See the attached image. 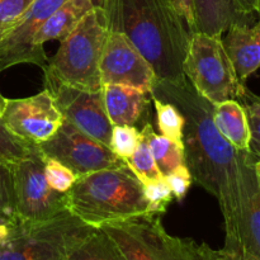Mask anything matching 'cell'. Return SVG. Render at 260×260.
I'll use <instances>...</instances> for the list:
<instances>
[{
    "mask_svg": "<svg viewBox=\"0 0 260 260\" xmlns=\"http://www.w3.org/2000/svg\"><path fill=\"white\" fill-rule=\"evenodd\" d=\"M213 122L221 135L239 151H250V126L245 107L236 99L213 104Z\"/></svg>",
    "mask_w": 260,
    "mask_h": 260,
    "instance_id": "cell-17",
    "label": "cell"
},
{
    "mask_svg": "<svg viewBox=\"0 0 260 260\" xmlns=\"http://www.w3.org/2000/svg\"><path fill=\"white\" fill-rule=\"evenodd\" d=\"M37 145L30 144L13 135L0 119V157L10 162H18L28 156Z\"/></svg>",
    "mask_w": 260,
    "mask_h": 260,
    "instance_id": "cell-26",
    "label": "cell"
},
{
    "mask_svg": "<svg viewBox=\"0 0 260 260\" xmlns=\"http://www.w3.org/2000/svg\"><path fill=\"white\" fill-rule=\"evenodd\" d=\"M101 84H117L150 93L156 74L149 61L121 32L109 30L101 60Z\"/></svg>",
    "mask_w": 260,
    "mask_h": 260,
    "instance_id": "cell-12",
    "label": "cell"
},
{
    "mask_svg": "<svg viewBox=\"0 0 260 260\" xmlns=\"http://www.w3.org/2000/svg\"><path fill=\"white\" fill-rule=\"evenodd\" d=\"M108 35L104 10L96 4L78 27L61 40L57 52L43 69L45 75L81 90H101L99 66Z\"/></svg>",
    "mask_w": 260,
    "mask_h": 260,
    "instance_id": "cell-4",
    "label": "cell"
},
{
    "mask_svg": "<svg viewBox=\"0 0 260 260\" xmlns=\"http://www.w3.org/2000/svg\"><path fill=\"white\" fill-rule=\"evenodd\" d=\"M239 12L246 18L253 19L254 15L260 17V0H235Z\"/></svg>",
    "mask_w": 260,
    "mask_h": 260,
    "instance_id": "cell-34",
    "label": "cell"
},
{
    "mask_svg": "<svg viewBox=\"0 0 260 260\" xmlns=\"http://www.w3.org/2000/svg\"><path fill=\"white\" fill-rule=\"evenodd\" d=\"M126 162L129 169L132 170V173L139 178V180L142 184L162 175L160 170L157 169V165L155 162L154 156H152L151 150H150L149 142H147L146 137L142 135V132L141 139H140L136 150L126 160Z\"/></svg>",
    "mask_w": 260,
    "mask_h": 260,
    "instance_id": "cell-23",
    "label": "cell"
},
{
    "mask_svg": "<svg viewBox=\"0 0 260 260\" xmlns=\"http://www.w3.org/2000/svg\"><path fill=\"white\" fill-rule=\"evenodd\" d=\"M165 178H167L168 183H169L170 188H172L173 197L177 201H179V202L184 200L188 190H189V187L193 183V177L187 165H180V167L173 170Z\"/></svg>",
    "mask_w": 260,
    "mask_h": 260,
    "instance_id": "cell-30",
    "label": "cell"
},
{
    "mask_svg": "<svg viewBox=\"0 0 260 260\" xmlns=\"http://www.w3.org/2000/svg\"><path fill=\"white\" fill-rule=\"evenodd\" d=\"M14 164L0 157V213L13 217L14 201Z\"/></svg>",
    "mask_w": 260,
    "mask_h": 260,
    "instance_id": "cell-28",
    "label": "cell"
},
{
    "mask_svg": "<svg viewBox=\"0 0 260 260\" xmlns=\"http://www.w3.org/2000/svg\"><path fill=\"white\" fill-rule=\"evenodd\" d=\"M109 30L121 32L149 61L160 80L184 76L190 32L172 0H99Z\"/></svg>",
    "mask_w": 260,
    "mask_h": 260,
    "instance_id": "cell-2",
    "label": "cell"
},
{
    "mask_svg": "<svg viewBox=\"0 0 260 260\" xmlns=\"http://www.w3.org/2000/svg\"><path fill=\"white\" fill-rule=\"evenodd\" d=\"M33 0H0V43L17 27Z\"/></svg>",
    "mask_w": 260,
    "mask_h": 260,
    "instance_id": "cell-27",
    "label": "cell"
},
{
    "mask_svg": "<svg viewBox=\"0 0 260 260\" xmlns=\"http://www.w3.org/2000/svg\"><path fill=\"white\" fill-rule=\"evenodd\" d=\"M45 156V155H43ZM45 177L48 185L53 190L60 193H66L70 190L78 177L71 169H69L62 162L55 159L45 156Z\"/></svg>",
    "mask_w": 260,
    "mask_h": 260,
    "instance_id": "cell-29",
    "label": "cell"
},
{
    "mask_svg": "<svg viewBox=\"0 0 260 260\" xmlns=\"http://www.w3.org/2000/svg\"><path fill=\"white\" fill-rule=\"evenodd\" d=\"M13 217L25 222L47 221L68 211L66 193L53 190L45 177V156L38 145L28 156L14 164Z\"/></svg>",
    "mask_w": 260,
    "mask_h": 260,
    "instance_id": "cell-8",
    "label": "cell"
},
{
    "mask_svg": "<svg viewBox=\"0 0 260 260\" xmlns=\"http://www.w3.org/2000/svg\"><path fill=\"white\" fill-rule=\"evenodd\" d=\"M0 119L13 135L35 145L51 139L63 122L47 89L28 98L8 99Z\"/></svg>",
    "mask_w": 260,
    "mask_h": 260,
    "instance_id": "cell-11",
    "label": "cell"
},
{
    "mask_svg": "<svg viewBox=\"0 0 260 260\" xmlns=\"http://www.w3.org/2000/svg\"><path fill=\"white\" fill-rule=\"evenodd\" d=\"M156 111L157 127L162 136L174 141L183 142V129H184L185 118L182 112L172 102L161 101L151 96Z\"/></svg>",
    "mask_w": 260,
    "mask_h": 260,
    "instance_id": "cell-22",
    "label": "cell"
},
{
    "mask_svg": "<svg viewBox=\"0 0 260 260\" xmlns=\"http://www.w3.org/2000/svg\"><path fill=\"white\" fill-rule=\"evenodd\" d=\"M222 43L243 84L260 69V17L255 24L235 23L225 32Z\"/></svg>",
    "mask_w": 260,
    "mask_h": 260,
    "instance_id": "cell-15",
    "label": "cell"
},
{
    "mask_svg": "<svg viewBox=\"0 0 260 260\" xmlns=\"http://www.w3.org/2000/svg\"><path fill=\"white\" fill-rule=\"evenodd\" d=\"M66 0H33L17 27L0 43V73L20 63H33L43 69L48 58L45 50L35 45V38L43 23Z\"/></svg>",
    "mask_w": 260,
    "mask_h": 260,
    "instance_id": "cell-13",
    "label": "cell"
},
{
    "mask_svg": "<svg viewBox=\"0 0 260 260\" xmlns=\"http://www.w3.org/2000/svg\"><path fill=\"white\" fill-rule=\"evenodd\" d=\"M107 114L113 126H135L147 123L151 94L127 85L108 84L102 86Z\"/></svg>",
    "mask_w": 260,
    "mask_h": 260,
    "instance_id": "cell-14",
    "label": "cell"
},
{
    "mask_svg": "<svg viewBox=\"0 0 260 260\" xmlns=\"http://www.w3.org/2000/svg\"><path fill=\"white\" fill-rule=\"evenodd\" d=\"M7 101L8 99L4 98V96L0 94V118H2L3 113H4V111H5V107H7Z\"/></svg>",
    "mask_w": 260,
    "mask_h": 260,
    "instance_id": "cell-37",
    "label": "cell"
},
{
    "mask_svg": "<svg viewBox=\"0 0 260 260\" xmlns=\"http://www.w3.org/2000/svg\"><path fill=\"white\" fill-rule=\"evenodd\" d=\"M10 230H12V218L0 222V243H3V241L9 238Z\"/></svg>",
    "mask_w": 260,
    "mask_h": 260,
    "instance_id": "cell-36",
    "label": "cell"
},
{
    "mask_svg": "<svg viewBox=\"0 0 260 260\" xmlns=\"http://www.w3.org/2000/svg\"><path fill=\"white\" fill-rule=\"evenodd\" d=\"M183 73L194 90L211 104L241 99L246 91L245 84L239 80L226 52L222 37L193 32L183 62Z\"/></svg>",
    "mask_w": 260,
    "mask_h": 260,
    "instance_id": "cell-6",
    "label": "cell"
},
{
    "mask_svg": "<svg viewBox=\"0 0 260 260\" xmlns=\"http://www.w3.org/2000/svg\"><path fill=\"white\" fill-rule=\"evenodd\" d=\"M66 260H124L112 239L93 228L69 251Z\"/></svg>",
    "mask_w": 260,
    "mask_h": 260,
    "instance_id": "cell-21",
    "label": "cell"
},
{
    "mask_svg": "<svg viewBox=\"0 0 260 260\" xmlns=\"http://www.w3.org/2000/svg\"><path fill=\"white\" fill-rule=\"evenodd\" d=\"M124 260H200L197 243L169 235L161 215H145L101 226Z\"/></svg>",
    "mask_w": 260,
    "mask_h": 260,
    "instance_id": "cell-7",
    "label": "cell"
},
{
    "mask_svg": "<svg viewBox=\"0 0 260 260\" xmlns=\"http://www.w3.org/2000/svg\"><path fill=\"white\" fill-rule=\"evenodd\" d=\"M254 170H255L256 178H258L260 183V159H256L255 161H254Z\"/></svg>",
    "mask_w": 260,
    "mask_h": 260,
    "instance_id": "cell-38",
    "label": "cell"
},
{
    "mask_svg": "<svg viewBox=\"0 0 260 260\" xmlns=\"http://www.w3.org/2000/svg\"><path fill=\"white\" fill-rule=\"evenodd\" d=\"M91 229L69 211L41 222L12 217L9 238L0 243V260H66Z\"/></svg>",
    "mask_w": 260,
    "mask_h": 260,
    "instance_id": "cell-5",
    "label": "cell"
},
{
    "mask_svg": "<svg viewBox=\"0 0 260 260\" xmlns=\"http://www.w3.org/2000/svg\"><path fill=\"white\" fill-rule=\"evenodd\" d=\"M45 89L52 94L63 119L109 146L113 124L111 123L101 90L89 91L65 85L45 75Z\"/></svg>",
    "mask_w": 260,
    "mask_h": 260,
    "instance_id": "cell-10",
    "label": "cell"
},
{
    "mask_svg": "<svg viewBox=\"0 0 260 260\" xmlns=\"http://www.w3.org/2000/svg\"><path fill=\"white\" fill-rule=\"evenodd\" d=\"M249 116V126H250V152L260 159V118L255 116Z\"/></svg>",
    "mask_w": 260,
    "mask_h": 260,
    "instance_id": "cell-33",
    "label": "cell"
},
{
    "mask_svg": "<svg viewBox=\"0 0 260 260\" xmlns=\"http://www.w3.org/2000/svg\"><path fill=\"white\" fill-rule=\"evenodd\" d=\"M197 255L200 260H249L240 253L222 248L215 250L207 244H197Z\"/></svg>",
    "mask_w": 260,
    "mask_h": 260,
    "instance_id": "cell-31",
    "label": "cell"
},
{
    "mask_svg": "<svg viewBox=\"0 0 260 260\" xmlns=\"http://www.w3.org/2000/svg\"><path fill=\"white\" fill-rule=\"evenodd\" d=\"M38 149L46 157L66 165L78 178L98 170L127 165L124 160L114 155L111 147L84 134L65 119L56 134L38 145Z\"/></svg>",
    "mask_w": 260,
    "mask_h": 260,
    "instance_id": "cell-9",
    "label": "cell"
},
{
    "mask_svg": "<svg viewBox=\"0 0 260 260\" xmlns=\"http://www.w3.org/2000/svg\"><path fill=\"white\" fill-rule=\"evenodd\" d=\"M66 208L88 226L151 215L144 185L128 165L81 175L66 192Z\"/></svg>",
    "mask_w": 260,
    "mask_h": 260,
    "instance_id": "cell-3",
    "label": "cell"
},
{
    "mask_svg": "<svg viewBox=\"0 0 260 260\" xmlns=\"http://www.w3.org/2000/svg\"><path fill=\"white\" fill-rule=\"evenodd\" d=\"M144 193L151 215H162L173 201V192L164 175L144 183Z\"/></svg>",
    "mask_w": 260,
    "mask_h": 260,
    "instance_id": "cell-24",
    "label": "cell"
},
{
    "mask_svg": "<svg viewBox=\"0 0 260 260\" xmlns=\"http://www.w3.org/2000/svg\"><path fill=\"white\" fill-rule=\"evenodd\" d=\"M223 248L240 253L249 260H260V183L258 179L249 196L238 235L233 241L225 243Z\"/></svg>",
    "mask_w": 260,
    "mask_h": 260,
    "instance_id": "cell-19",
    "label": "cell"
},
{
    "mask_svg": "<svg viewBox=\"0 0 260 260\" xmlns=\"http://www.w3.org/2000/svg\"><path fill=\"white\" fill-rule=\"evenodd\" d=\"M9 218H12V217H8V216H5V215H3V213H0V222H3V221H8V220H9Z\"/></svg>",
    "mask_w": 260,
    "mask_h": 260,
    "instance_id": "cell-39",
    "label": "cell"
},
{
    "mask_svg": "<svg viewBox=\"0 0 260 260\" xmlns=\"http://www.w3.org/2000/svg\"><path fill=\"white\" fill-rule=\"evenodd\" d=\"M142 135L146 137L149 142L150 150L152 152L157 169L160 170L164 177L177 169L180 165L185 164L184 145L183 142L174 141L162 135H157L154 131V127L150 122H147L141 128Z\"/></svg>",
    "mask_w": 260,
    "mask_h": 260,
    "instance_id": "cell-20",
    "label": "cell"
},
{
    "mask_svg": "<svg viewBox=\"0 0 260 260\" xmlns=\"http://www.w3.org/2000/svg\"><path fill=\"white\" fill-rule=\"evenodd\" d=\"M94 0H66L45 23L35 38V45L43 48L50 41H61L70 35L84 17L95 7Z\"/></svg>",
    "mask_w": 260,
    "mask_h": 260,
    "instance_id": "cell-18",
    "label": "cell"
},
{
    "mask_svg": "<svg viewBox=\"0 0 260 260\" xmlns=\"http://www.w3.org/2000/svg\"><path fill=\"white\" fill-rule=\"evenodd\" d=\"M151 96L172 102L185 118L183 129L185 165L193 180L215 196L225 223V243L238 235L249 196L256 182L250 151L236 150L216 128L213 104L201 96L185 76L156 79Z\"/></svg>",
    "mask_w": 260,
    "mask_h": 260,
    "instance_id": "cell-1",
    "label": "cell"
},
{
    "mask_svg": "<svg viewBox=\"0 0 260 260\" xmlns=\"http://www.w3.org/2000/svg\"><path fill=\"white\" fill-rule=\"evenodd\" d=\"M193 13L194 32L213 37H222L235 23L251 22L239 12L235 0H193Z\"/></svg>",
    "mask_w": 260,
    "mask_h": 260,
    "instance_id": "cell-16",
    "label": "cell"
},
{
    "mask_svg": "<svg viewBox=\"0 0 260 260\" xmlns=\"http://www.w3.org/2000/svg\"><path fill=\"white\" fill-rule=\"evenodd\" d=\"M141 139V129L135 126H113L109 147L114 155L126 161L135 152Z\"/></svg>",
    "mask_w": 260,
    "mask_h": 260,
    "instance_id": "cell-25",
    "label": "cell"
},
{
    "mask_svg": "<svg viewBox=\"0 0 260 260\" xmlns=\"http://www.w3.org/2000/svg\"><path fill=\"white\" fill-rule=\"evenodd\" d=\"M241 99H244V107H245L246 112H248V114H250V116H255V117H259L260 118V98L259 96L254 95L253 93H250V91L246 89L245 94H244V96Z\"/></svg>",
    "mask_w": 260,
    "mask_h": 260,
    "instance_id": "cell-35",
    "label": "cell"
},
{
    "mask_svg": "<svg viewBox=\"0 0 260 260\" xmlns=\"http://www.w3.org/2000/svg\"><path fill=\"white\" fill-rule=\"evenodd\" d=\"M175 9L182 15L190 32H194V13H193V0H172Z\"/></svg>",
    "mask_w": 260,
    "mask_h": 260,
    "instance_id": "cell-32",
    "label": "cell"
}]
</instances>
